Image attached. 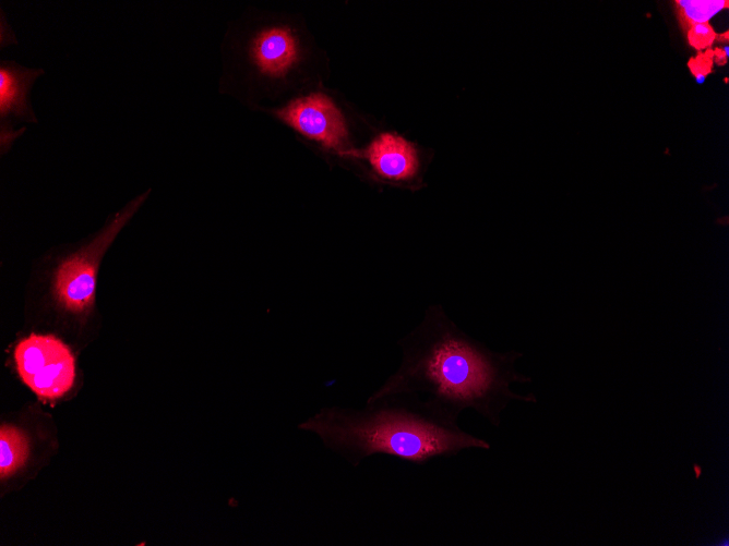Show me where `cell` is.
I'll return each instance as SVG.
<instances>
[{"instance_id":"13","label":"cell","mask_w":729,"mask_h":546,"mask_svg":"<svg viewBox=\"0 0 729 546\" xmlns=\"http://www.w3.org/2000/svg\"><path fill=\"white\" fill-rule=\"evenodd\" d=\"M721 50H724L725 57L728 58L729 57V47L726 45V46H724V48Z\"/></svg>"},{"instance_id":"2","label":"cell","mask_w":729,"mask_h":546,"mask_svg":"<svg viewBox=\"0 0 729 546\" xmlns=\"http://www.w3.org/2000/svg\"><path fill=\"white\" fill-rule=\"evenodd\" d=\"M299 428L318 435L355 466L377 453L421 464L467 449L490 448L487 440L458 425L443 423L392 398L367 402L363 410L324 408Z\"/></svg>"},{"instance_id":"12","label":"cell","mask_w":729,"mask_h":546,"mask_svg":"<svg viewBox=\"0 0 729 546\" xmlns=\"http://www.w3.org/2000/svg\"><path fill=\"white\" fill-rule=\"evenodd\" d=\"M690 68L695 76V81L698 84H703L710 68V60L706 57L703 59L697 58L690 62Z\"/></svg>"},{"instance_id":"5","label":"cell","mask_w":729,"mask_h":546,"mask_svg":"<svg viewBox=\"0 0 729 546\" xmlns=\"http://www.w3.org/2000/svg\"><path fill=\"white\" fill-rule=\"evenodd\" d=\"M43 69L27 68L15 61H0V141L2 151L8 150L23 132L15 130L19 123H37L31 102V90Z\"/></svg>"},{"instance_id":"3","label":"cell","mask_w":729,"mask_h":546,"mask_svg":"<svg viewBox=\"0 0 729 546\" xmlns=\"http://www.w3.org/2000/svg\"><path fill=\"white\" fill-rule=\"evenodd\" d=\"M145 197L146 194H143L129 203L111 218L89 244L60 264L55 275V294L68 311L80 313L93 304L98 257L138 210Z\"/></svg>"},{"instance_id":"9","label":"cell","mask_w":729,"mask_h":546,"mask_svg":"<svg viewBox=\"0 0 729 546\" xmlns=\"http://www.w3.org/2000/svg\"><path fill=\"white\" fill-rule=\"evenodd\" d=\"M27 439L17 428L3 425L0 432V474L5 477L15 472L26 460Z\"/></svg>"},{"instance_id":"7","label":"cell","mask_w":729,"mask_h":546,"mask_svg":"<svg viewBox=\"0 0 729 546\" xmlns=\"http://www.w3.org/2000/svg\"><path fill=\"white\" fill-rule=\"evenodd\" d=\"M364 157L379 177L391 181H411L419 172L416 148L394 134L378 136L364 151Z\"/></svg>"},{"instance_id":"10","label":"cell","mask_w":729,"mask_h":546,"mask_svg":"<svg viewBox=\"0 0 729 546\" xmlns=\"http://www.w3.org/2000/svg\"><path fill=\"white\" fill-rule=\"evenodd\" d=\"M676 3L688 28L694 24L708 23L719 11L728 8L727 0H680Z\"/></svg>"},{"instance_id":"8","label":"cell","mask_w":729,"mask_h":546,"mask_svg":"<svg viewBox=\"0 0 729 546\" xmlns=\"http://www.w3.org/2000/svg\"><path fill=\"white\" fill-rule=\"evenodd\" d=\"M251 54L263 73L280 75L296 61V41L287 28L266 29L254 37Z\"/></svg>"},{"instance_id":"1","label":"cell","mask_w":729,"mask_h":546,"mask_svg":"<svg viewBox=\"0 0 729 546\" xmlns=\"http://www.w3.org/2000/svg\"><path fill=\"white\" fill-rule=\"evenodd\" d=\"M399 343V368L367 402L397 399L454 425L463 411L471 409L495 427L510 402H537L534 393L511 389L514 383L531 381L515 367L523 353L490 350L461 329L440 304L429 305Z\"/></svg>"},{"instance_id":"6","label":"cell","mask_w":729,"mask_h":546,"mask_svg":"<svg viewBox=\"0 0 729 546\" xmlns=\"http://www.w3.org/2000/svg\"><path fill=\"white\" fill-rule=\"evenodd\" d=\"M279 118L304 135L331 148L345 144L347 132L344 119L330 98L311 94L278 111Z\"/></svg>"},{"instance_id":"11","label":"cell","mask_w":729,"mask_h":546,"mask_svg":"<svg viewBox=\"0 0 729 546\" xmlns=\"http://www.w3.org/2000/svg\"><path fill=\"white\" fill-rule=\"evenodd\" d=\"M715 37V32L708 23L694 24L688 29L689 43L697 49L709 47Z\"/></svg>"},{"instance_id":"4","label":"cell","mask_w":729,"mask_h":546,"mask_svg":"<svg viewBox=\"0 0 729 546\" xmlns=\"http://www.w3.org/2000/svg\"><path fill=\"white\" fill-rule=\"evenodd\" d=\"M17 373L39 398H61L73 386L75 360L69 347L52 335L32 333L14 349Z\"/></svg>"}]
</instances>
